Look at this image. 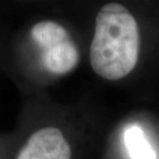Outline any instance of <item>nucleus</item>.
<instances>
[{"label":"nucleus","mask_w":159,"mask_h":159,"mask_svg":"<svg viewBox=\"0 0 159 159\" xmlns=\"http://www.w3.org/2000/svg\"><path fill=\"white\" fill-rule=\"evenodd\" d=\"M139 54V31L135 19L119 3L98 11L90 46V63L99 77L116 81L134 69Z\"/></svg>","instance_id":"obj_1"},{"label":"nucleus","mask_w":159,"mask_h":159,"mask_svg":"<svg viewBox=\"0 0 159 159\" xmlns=\"http://www.w3.org/2000/svg\"><path fill=\"white\" fill-rule=\"evenodd\" d=\"M71 149L56 127L39 129L28 139L16 159H70Z\"/></svg>","instance_id":"obj_2"},{"label":"nucleus","mask_w":159,"mask_h":159,"mask_svg":"<svg viewBox=\"0 0 159 159\" xmlns=\"http://www.w3.org/2000/svg\"><path fill=\"white\" fill-rule=\"evenodd\" d=\"M79 51L75 43L68 39L43 50L41 63L52 74L65 75L72 70L79 62Z\"/></svg>","instance_id":"obj_3"},{"label":"nucleus","mask_w":159,"mask_h":159,"mask_svg":"<svg viewBox=\"0 0 159 159\" xmlns=\"http://www.w3.org/2000/svg\"><path fill=\"white\" fill-rule=\"evenodd\" d=\"M31 36L41 51L70 39L64 27L53 21H43L31 29Z\"/></svg>","instance_id":"obj_4"},{"label":"nucleus","mask_w":159,"mask_h":159,"mask_svg":"<svg viewBox=\"0 0 159 159\" xmlns=\"http://www.w3.org/2000/svg\"><path fill=\"white\" fill-rule=\"evenodd\" d=\"M124 143L131 159H156V153L139 126L127 127L124 132Z\"/></svg>","instance_id":"obj_5"}]
</instances>
